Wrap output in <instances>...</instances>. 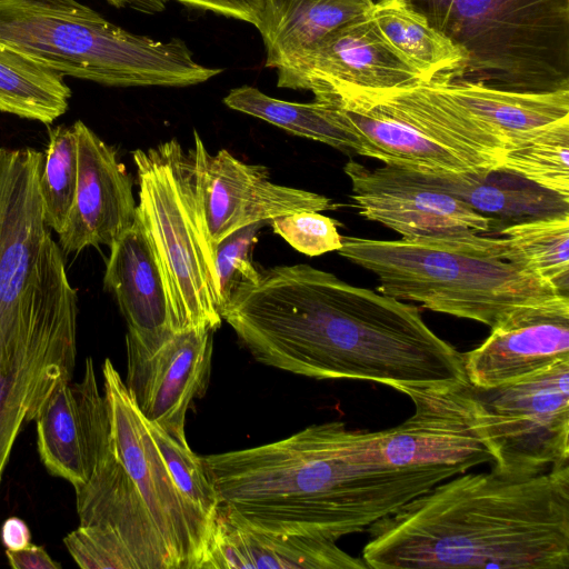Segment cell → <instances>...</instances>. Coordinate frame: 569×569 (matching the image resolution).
I'll use <instances>...</instances> for the list:
<instances>
[{"label":"cell","mask_w":569,"mask_h":569,"mask_svg":"<svg viewBox=\"0 0 569 569\" xmlns=\"http://www.w3.org/2000/svg\"><path fill=\"white\" fill-rule=\"evenodd\" d=\"M221 318L260 363L315 379L401 391L468 382L463 356L403 300L298 263L241 283Z\"/></svg>","instance_id":"6da1fadb"},{"label":"cell","mask_w":569,"mask_h":569,"mask_svg":"<svg viewBox=\"0 0 569 569\" xmlns=\"http://www.w3.org/2000/svg\"><path fill=\"white\" fill-rule=\"evenodd\" d=\"M202 461L219 510L230 519L258 531L333 541L367 530L455 477L387 467L371 448L369 431L350 430L342 421Z\"/></svg>","instance_id":"7a4b0ae2"},{"label":"cell","mask_w":569,"mask_h":569,"mask_svg":"<svg viewBox=\"0 0 569 569\" xmlns=\"http://www.w3.org/2000/svg\"><path fill=\"white\" fill-rule=\"evenodd\" d=\"M371 569H568L569 465L463 472L372 523Z\"/></svg>","instance_id":"3957f363"},{"label":"cell","mask_w":569,"mask_h":569,"mask_svg":"<svg viewBox=\"0 0 569 569\" xmlns=\"http://www.w3.org/2000/svg\"><path fill=\"white\" fill-rule=\"evenodd\" d=\"M102 373L111 436L88 481L74 489L80 525L116 533L137 569H202L214 522L176 486L110 359Z\"/></svg>","instance_id":"277c9868"},{"label":"cell","mask_w":569,"mask_h":569,"mask_svg":"<svg viewBox=\"0 0 569 569\" xmlns=\"http://www.w3.org/2000/svg\"><path fill=\"white\" fill-rule=\"evenodd\" d=\"M341 243L338 253L372 272L379 292L490 328L515 309L559 293L515 256L505 237L342 236Z\"/></svg>","instance_id":"5b68a950"},{"label":"cell","mask_w":569,"mask_h":569,"mask_svg":"<svg viewBox=\"0 0 569 569\" xmlns=\"http://www.w3.org/2000/svg\"><path fill=\"white\" fill-rule=\"evenodd\" d=\"M0 43L108 87L183 88L224 70L200 63L180 38L132 33L77 0H0Z\"/></svg>","instance_id":"8992f818"},{"label":"cell","mask_w":569,"mask_h":569,"mask_svg":"<svg viewBox=\"0 0 569 569\" xmlns=\"http://www.w3.org/2000/svg\"><path fill=\"white\" fill-rule=\"evenodd\" d=\"M409 1L466 52L448 79L519 92L569 89V0Z\"/></svg>","instance_id":"52a82bcc"},{"label":"cell","mask_w":569,"mask_h":569,"mask_svg":"<svg viewBox=\"0 0 569 569\" xmlns=\"http://www.w3.org/2000/svg\"><path fill=\"white\" fill-rule=\"evenodd\" d=\"M140 218L157 256L174 331L216 330L222 318L216 295L214 253L198 213L188 152L171 139L132 153Z\"/></svg>","instance_id":"ba28073f"},{"label":"cell","mask_w":569,"mask_h":569,"mask_svg":"<svg viewBox=\"0 0 569 569\" xmlns=\"http://www.w3.org/2000/svg\"><path fill=\"white\" fill-rule=\"evenodd\" d=\"M492 467L538 473L569 465V361L490 388L467 383Z\"/></svg>","instance_id":"9c48e42d"},{"label":"cell","mask_w":569,"mask_h":569,"mask_svg":"<svg viewBox=\"0 0 569 569\" xmlns=\"http://www.w3.org/2000/svg\"><path fill=\"white\" fill-rule=\"evenodd\" d=\"M467 383L401 390L411 399L413 413L395 427L369 431L379 461L393 469L455 476L493 463Z\"/></svg>","instance_id":"30bf717a"},{"label":"cell","mask_w":569,"mask_h":569,"mask_svg":"<svg viewBox=\"0 0 569 569\" xmlns=\"http://www.w3.org/2000/svg\"><path fill=\"white\" fill-rule=\"evenodd\" d=\"M193 134L188 154L197 208L213 253L223 238L246 226L333 207L326 196L270 181L264 166L240 161L226 149L210 153L198 132Z\"/></svg>","instance_id":"8fae6325"},{"label":"cell","mask_w":569,"mask_h":569,"mask_svg":"<svg viewBox=\"0 0 569 569\" xmlns=\"http://www.w3.org/2000/svg\"><path fill=\"white\" fill-rule=\"evenodd\" d=\"M213 330L187 329L147 340L126 336L124 385L141 415L187 442L186 413L207 392Z\"/></svg>","instance_id":"7c38bea8"},{"label":"cell","mask_w":569,"mask_h":569,"mask_svg":"<svg viewBox=\"0 0 569 569\" xmlns=\"http://www.w3.org/2000/svg\"><path fill=\"white\" fill-rule=\"evenodd\" d=\"M343 171L351 182L355 207L403 239L488 233L496 220L416 178L409 170L385 164L369 169L349 160Z\"/></svg>","instance_id":"4fadbf2b"},{"label":"cell","mask_w":569,"mask_h":569,"mask_svg":"<svg viewBox=\"0 0 569 569\" xmlns=\"http://www.w3.org/2000/svg\"><path fill=\"white\" fill-rule=\"evenodd\" d=\"M462 356L468 382L480 388L569 361V296L558 293L515 309L491 327L477 348Z\"/></svg>","instance_id":"5bb4252c"},{"label":"cell","mask_w":569,"mask_h":569,"mask_svg":"<svg viewBox=\"0 0 569 569\" xmlns=\"http://www.w3.org/2000/svg\"><path fill=\"white\" fill-rule=\"evenodd\" d=\"M72 126L78 141V180L71 211L58 234L63 254L110 247L137 217L133 180L114 148L81 120Z\"/></svg>","instance_id":"9a60e30c"},{"label":"cell","mask_w":569,"mask_h":569,"mask_svg":"<svg viewBox=\"0 0 569 569\" xmlns=\"http://www.w3.org/2000/svg\"><path fill=\"white\" fill-rule=\"evenodd\" d=\"M36 423L37 448L46 469L74 489L83 486L111 435L108 402L99 391L90 357L86 359L82 379L59 386Z\"/></svg>","instance_id":"2e32d148"},{"label":"cell","mask_w":569,"mask_h":569,"mask_svg":"<svg viewBox=\"0 0 569 569\" xmlns=\"http://www.w3.org/2000/svg\"><path fill=\"white\" fill-rule=\"evenodd\" d=\"M276 70L277 86L293 90H309L325 82L386 89L422 81L382 41L367 12L329 33L298 60Z\"/></svg>","instance_id":"e0dca14e"},{"label":"cell","mask_w":569,"mask_h":569,"mask_svg":"<svg viewBox=\"0 0 569 569\" xmlns=\"http://www.w3.org/2000/svg\"><path fill=\"white\" fill-rule=\"evenodd\" d=\"M358 88L423 136L458 154L475 170H499L507 139L432 82L386 89Z\"/></svg>","instance_id":"ac0fdd59"},{"label":"cell","mask_w":569,"mask_h":569,"mask_svg":"<svg viewBox=\"0 0 569 569\" xmlns=\"http://www.w3.org/2000/svg\"><path fill=\"white\" fill-rule=\"evenodd\" d=\"M365 569L336 541L258 531L218 509L202 569Z\"/></svg>","instance_id":"d6986e66"},{"label":"cell","mask_w":569,"mask_h":569,"mask_svg":"<svg viewBox=\"0 0 569 569\" xmlns=\"http://www.w3.org/2000/svg\"><path fill=\"white\" fill-rule=\"evenodd\" d=\"M109 248L103 287L116 298L127 335L146 340L174 331L164 279L138 214Z\"/></svg>","instance_id":"ffe728a7"},{"label":"cell","mask_w":569,"mask_h":569,"mask_svg":"<svg viewBox=\"0 0 569 569\" xmlns=\"http://www.w3.org/2000/svg\"><path fill=\"white\" fill-rule=\"evenodd\" d=\"M372 0H263L257 28L266 47V67L292 63L329 33L365 14Z\"/></svg>","instance_id":"44dd1931"},{"label":"cell","mask_w":569,"mask_h":569,"mask_svg":"<svg viewBox=\"0 0 569 569\" xmlns=\"http://www.w3.org/2000/svg\"><path fill=\"white\" fill-rule=\"evenodd\" d=\"M407 169V168H405ZM422 182L430 184L492 218L522 221L532 218L569 213V199L545 190L525 179L520 182H498L493 170L447 171L407 169Z\"/></svg>","instance_id":"7402d4cb"},{"label":"cell","mask_w":569,"mask_h":569,"mask_svg":"<svg viewBox=\"0 0 569 569\" xmlns=\"http://www.w3.org/2000/svg\"><path fill=\"white\" fill-rule=\"evenodd\" d=\"M367 14L388 48L422 81L452 78L467 54L409 0H372Z\"/></svg>","instance_id":"603a6c76"},{"label":"cell","mask_w":569,"mask_h":569,"mask_svg":"<svg viewBox=\"0 0 569 569\" xmlns=\"http://www.w3.org/2000/svg\"><path fill=\"white\" fill-rule=\"evenodd\" d=\"M430 82L500 132L508 143L525 132L569 118V89L519 92L445 77Z\"/></svg>","instance_id":"cb8c5ba5"},{"label":"cell","mask_w":569,"mask_h":569,"mask_svg":"<svg viewBox=\"0 0 569 569\" xmlns=\"http://www.w3.org/2000/svg\"><path fill=\"white\" fill-rule=\"evenodd\" d=\"M223 103L236 111L261 119L295 136L326 143L340 150L359 152L355 133L328 103L291 102L266 94L252 86L229 91Z\"/></svg>","instance_id":"d4e9b609"},{"label":"cell","mask_w":569,"mask_h":569,"mask_svg":"<svg viewBox=\"0 0 569 569\" xmlns=\"http://www.w3.org/2000/svg\"><path fill=\"white\" fill-rule=\"evenodd\" d=\"M71 89L60 72L0 43V111L51 124L66 113Z\"/></svg>","instance_id":"484cf974"},{"label":"cell","mask_w":569,"mask_h":569,"mask_svg":"<svg viewBox=\"0 0 569 569\" xmlns=\"http://www.w3.org/2000/svg\"><path fill=\"white\" fill-rule=\"evenodd\" d=\"M499 169L569 199V118L512 139Z\"/></svg>","instance_id":"4316f807"},{"label":"cell","mask_w":569,"mask_h":569,"mask_svg":"<svg viewBox=\"0 0 569 569\" xmlns=\"http://www.w3.org/2000/svg\"><path fill=\"white\" fill-rule=\"evenodd\" d=\"M499 233L529 270L569 296V213L517 221Z\"/></svg>","instance_id":"83f0119b"},{"label":"cell","mask_w":569,"mask_h":569,"mask_svg":"<svg viewBox=\"0 0 569 569\" xmlns=\"http://www.w3.org/2000/svg\"><path fill=\"white\" fill-rule=\"evenodd\" d=\"M78 180V141L73 126L49 129L39 178L46 222L59 234L71 211Z\"/></svg>","instance_id":"f1b7e54d"},{"label":"cell","mask_w":569,"mask_h":569,"mask_svg":"<svg viewBox=\"0 0 569 569\" xmlns=\"http://www.w3.org/2000/svg\"><path fill=\"white\" fill-rule=\"evenodd\" d=\"M146 421L168 471L182 496L207 519L214 522L219 498L202 457L196 455L188 442H180L158 425L147 419Z\"/></svg>","instance_id":"f546056e"},{"label":"cell","mask_w":569,"mask_h":569,"mask_svg":"<svg viewBox=\"0 0 569 569\" xmlns=\"http://www.w3.org/2000/svg\"><path fill=\"white\" fill-rule=\"evenodd\" d=\"M263 223L256 222L240 228L216 246V295L220 313L238 286L254 282L260 276L252 262L251 250Z\"/></svg>","instance_id":"4dcf8cb0"},{"label":"cell","mask_w":569,"mask_h":569,"mask_svg":"<svg viewBox=\"0 0 569 569\" xmlns=\"http://www.w3.org/2000/svg\"><path fill=\"white\" fill-rule=\"evenodd\" d=\"M63 542L80 568L137 569L119 537L104 527L79 525L64 537Z\"/></svg>","instance_id":"1f68e13d"},{"label":"cell","mask_w":569,"mask_h":569,"mask_svg":"<svg viewBox=\"0 0 569 569\" xmlns=\"http://www.w3.org/2000/svg\"><path fill=\"white\" fill-rule=\"evenodd\" d=\"M274 233L292 248L309 257L320 256L341 248L339 222L318 211H299L272 219Z\"/></svg>","instance_id":"d6a6232c"},{"label":"cell","mask_w":569,"mask_h":569,"mask_svg":"<svg viewBox=\"0 0 569 569\" xmlns=\"http://www.w3.org/2000/svg\"><path fill=\"white\" fill-rule=\"evenodd\" d=\"M183 6L209 11L259 27L263 0H174Z\"/></svg>","instance_id":"836d02e7"},{"label":"cell","mask_w":569,"mask_h":569,"mask_svg":"<svg viewBox=\"0 0 569 569\" xmlns=\"http://www.w3.org/2000/svg\"><path fill=\"white\" fill-rule=\"evenodd\" d=\"M6 557L13 569H60L61 565L56 562L43 547L31 543L20 550H6Z\"/></svg>","instance_id":"e575fe53"},{"label":"cell","mask_w":569,"mask_h":569,"mask_svg":"<svg viewBox=\"0 0 569 569\" xmlns=\"http://www.w3.org/2000/svg\"><path fill=\"white\" fill-rule=\"evenodd\" d=\"M2 543L10 550H20L31 545V533L27 523L18 518L10 517L1 527Z\"/></svg>","instance_id":"d590c367"},{"label":"cell","mask_w":569,"mask_h":569,"mask_svg":"<svg viewBox=\"0 0 569 569\" xmlns=\"http://www.w3.org/2000/svg\"><path fill=\"white\" fill-rule=\"evenodd\" d=\"M162 0H107L108 3L118 9H132L141 13L150 12Z\"/></svg>","instance_id":"8d00e7d4"}]
</instances>
